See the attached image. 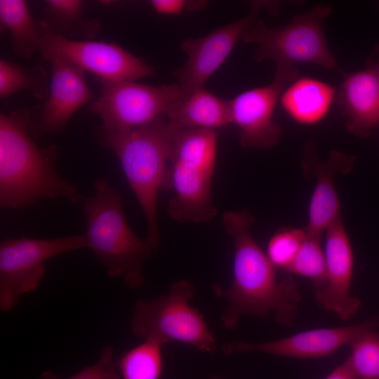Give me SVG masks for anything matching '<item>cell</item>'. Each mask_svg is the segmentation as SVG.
Here are the masks:
<instances>
[{
    "instance_id": "obj_1",
    "label": "cell",
    "mask_w": 379,
    "mask_h": 379,
    "mask_svg": "<svg viewBox=\"0 0 379 379\" xmlns=\"http://www.w3.org/2000/svg\"><path fill=\"white\" fill-rule=\"evenodd\" d=\"M222 221L234 248L231 285L213 286L217 296L228 301L221 315L224 326L233 330L244 315L264 317L271 312L279 323L291 324L301 295L290 274L277 281L276 268L250 232L255 217L246 209L226 211Z\"/></svg>"
},
{
    "instance_id": "obj_2",
    "label": "cell",
    "mask_w": 379,
    "mask_h": 379,
    "mask_svg": "<svg viewBox=\"0 0 379 379\" xmlns=\"http://www.w3.org/2000/svg\"><path fill=\"white\" fill-rule=\"evenodd\" d=\"M29 131L28 111L1 114V206L22 208L41 199L84 202L75 185L56 171V148L38 147Z\"/></svg>"
},
{
    "instance_id": "obj_3",
    "label": "cell",
    "mask_w": 379,
    "mask_h": 379,
    "mask_svg": "<svg viewBox=\"0 0 379 379\" xmlns=\"http://www.w3.org/2000/svg\"><path fill=\"white\" fill-rule=\"evenodd\" d=\"M173 130L174 126L164 114L130 130L112 131L99 127L96 131L98 145L118 159L146 218V238L157 247L161 241L157 197L166 182Z\"/></svg>"
},
{
    "instance_id": "obj_4",
    "label": "cell",
    "mask_w": 379,
    "mask_h": 379,
    "mask_svg": "<svg viewBox=\"0 0 379 379\" xmlns=\"http://www.w3.org/2000/svg\"><path fill=\"white\" fill-rule=\"evenodd\" d=\"M93 186L94 194L83 202L86 248L93 251L109 277L121 279L130 288H139L145 281L144 261L159 247L132 231L124 213L121 195L107 179L97 178Z\"/></svg>"
},
{
    "instance_id": "obj_5",
    "label": "cell",
    "mask_w": 379,
    "mask_h": 379,
    "mask_svg": "<svg viewBox=\"0 0 379 379\" xmlns=\"http://www.w3.org/2000/svg\"><path fill=\"white\" fill-rule=\"evenodd\" d=\"M333 8L324 3L316 4L306 12L295 15L286 25L271 28L258 19L243 34L245 43L258 44L255 59L258 62L272 60L277 64L308 62L333 69L343 76L328 45L324 21Z\"/></svg>"
},
{
    "instance_id": "obj_6",
    "label": "cell",
    "mask_w": 379,
    "mask_h": 379,
    "mask_svg": "<svg viewBox=\"0 0 379 379\" xmlns=\"http://www.w3.org/2000/svg\"><path fill=\"white\" fill-rule=\"evenodd\" d=\"M194 293L191 281L180 280L174 282L165 295L138 300L131 317L133 333L164 345L175 340L204 352H214L217 346L213 334L203 314L190 305Z\"/></svg>"
},
{
    "instance_id": "obj_7",
    "label": "cell",
    "mask_w": 379,
    "mask_h": 379,
    "mask_svg": "<svg viewBox=\"0 0 379 379\" xmlns=\"http://www.w3.org/2000/svg\"><path fill=\"white\" fill-rule=\"evenodd\" d=\"M84 248H86L84 235L3 240L0 244V310L9 312L24 294L39 287L46 260Z\"/></svg>"
},
{
    "instance_id": "obj_8",
    "label": "cell",
    "mask_w": 379,
    "mask_h": 379,
    "mask_svg": "<svg viewBox=\"0 0 379 379\" xmlns=\"http://www.w3.org/2000/svg\"><path fill=\"white\" fill-rule=\"evenodd\" d=\"M99 81L100 95L90 109L102 119L100 128L108 131H127L147 124L166 114L182 95L178 83L152 86L133 81Z\"/></svg>"
},
{
    "instance_id": "obj_9",
    "label": "cell",
    "mask_w": 379,
    "mask_h": 379,
    "mask_svg": "<svg viewBox=\"0 0 379 379\" xmlns=\"http://www.w3.org/2000/svg\"><path fill=\"white\" fill-rule=\"evenodd\" d=\"M36 24L38 52L45 60H63L104 80L135 81L154 74L151 66L115 44L74 40L54 33L41 20Z\"/></svg>"
},
{
    "instance_id": "obj_10",
    "label": "cell",
    "mask_w": 379,
    "mask_h": 379,
    "mask_svg": "<svg viewBox=\"0 0 379 379\" xmlns=\"http://www.w3.org/2000/svg\"><path fill=\"white\" fill-rule=\"evenodd\" d=\"M298 74L295 65L277 64L270 84L245 91L230 100L232 121L239 128L242 146L265 149L277 144L281 128L273 118L275 107L284 90L297 79Z\"/></svg>"
},
{
    "instance_id": "obj_11",
    "label": "cell",
    "mask_w": 379,
    "mask_h": 379,
    "mask_svg": "<svg viewBox=\"0 0 379 379\" xmlns=\"http://www.w3.org/2000/svg\"><path fill=\"white\" fill-rule=\"evenodd\" d=\"M263 7L278 10L277 3L254 1L249 13L244 18L221 26L204 36L185 39L180 44L187 59L173 72L182 95L197 88H204L208 79L219 68L232 52L244 32L258 19Z\"/></svg>"
},
{
    "instance_id": "obj_12",
    "label": "cell",
    "mask_w": 379,
    "mask_h": 379,
    "mask_svg": "<svg viewBox=\"0 0 379 379\" xmlns=\"http://www.w3.org/2000/svg\"><path fill=\"white\" fill-rule=\"evenodd\" d=\"M49 62L51 75L48 96L35 116L29 114V129L36 137L63 131L74 114L94 99L84 69L60 59Z\"/></svg>"
},
{
    "instance_id": "obj_13",
    "label": "cell",
    "mask_w": 379,
    "mask_h": 379,
    "mask_svg": "<svg viewBox=\"0 0 379 379\" xmlns=\"http://www.w3.org/2000/svg\"><path fill=\"white\" fill-rule=\"evenodd\" d=\"M375 328H379V316L353 326L309 330L267 343L230 342L223 345L222 350L226 355L258 352L289 357L318 358L332 354L361 334Z\"/></svg>"
},
{
    "instance_id": "obj_14",
    "label": "cell",
    "mask_w": 379,
    "mask_h": 379,
    "mask_svg": "<svg viewBox=\"0 0 379 379\" xmlns=\"http://www.w3.org/2000/svg\"><path fill=\"white\" fill-rule=\"evenodd\" d=\"M355 156L332 150L326 161L318 156L315 144L308 140L304 147L302 165L304 173L314 174L316 185L309 208V221L305 229L309 236L321 234L339 217L340 203L334 185L337 173L347 174L352 168Z\"/></svg>"
},
{
    "instance_id": "obj_15",
    "label": "cell",
    "mask_w": 379,
    "mask_h": 379,
    "mask_svg": "<svg viewBox=\"0 0 379 379\" xmlns=\"http://www.w3.org/2000/svg\"><path fill=\"white\" fill-rule=\"evenodd\" d=\"M326 281L321 291L315 294L320 305L335 312L341 319H352L360 307V300L351 295L353 254L341 217L326 233Z\"/></svg>"
},
{
    "instance_id": "obj_16",
    "label": "cell",
    "mask_w": 379,
    "mask_h": 379,
    "mask_svg": "<svg viewBox=\"0 0 379 379\" xmlns=\"http://www.w3.org/2000/svg\"><path fill=\"white\" fill-rule=\"evenodd\" d=\"M213 174L184 163L171 162L164 189L173 187L168 215L178 221L208 222L216 215L211 195Z\"/></svg>"
},
{
    "instance_id": "obj_17",
    "label": "cell",
    "mask_w": 379,
    "mask_h": 379,
    "mask_svg": "<svg viewBox=\"0 0 379 379\" xmlns=\"http://www.w3.org/2000/svg\"><path fill=\"white\" fill-rule=\"evenodd\" d=\"M334 100L355 136L368 137L379 123V80L370 69L345 74Z\"/></svg>"
},
{
    "instance_id": "obj_18",
    "label": "cell",
    "mask_w": 379,
    "mask_h": 379,
    "mask_svg": "<svg viewBox=\"0 0 379 379\" xmlns=\"http://www.w3.org/2000/svg\"><path fill=\"white\" fill-rule=\"evenodd\" d=\"M166 116L173 126L184 128L215 131L232 123L230 100L205 88H197L174 101Z\"/></svg>"
},
{
    "instance_id": "obj_19",
    "label": "cell",
    "mask_w": 379,
    "mask_h": 379,
    "mask_svg": "<svg viewBox=\"0 0 379 379\" xmlns=\"http://www.w3.org/2000/svg\"><path fill=\"white\" fill-rule=\"evenodd\" d=\"M335 88L315 79L294 81L283 92L280 102L285 112L295 121L312 124L327 114L334 100Z\"/></svg>"
},
{
    "instance_id": "obj_20",
    "label": "cell",
    "mask_w": 379,
    "mask_h": 379,
    "mask_svg": "<svg viewBox=\"0 0 379 379\" xmlns=\"http://www.w3.org/2000/svg\"><path fill=\"white\" fill-rule=\"evenodd\" d=\"M216 156L217 135L214 130L174 126L170 163H184L213 175Z\"/></svg>"
},
{
    "instance_id": "obj_21",
    "label": "cell",
    "mask_w": 379,
    "mask_h": 379,
    "mask_svg": "<svg viewBox=\"0 0 379 379\" xmlns=\"http://www.w3.org/2000/svg\"><path fill=\"white\" fill-rule=\"evenodd\" d=\"M0 20L9 32L17 55L29 58L39 51L40 33L22 0H1Z\"/></svg>"
},
{
    "instance_id": "obj_22",
    "label": "cell",
    "mask_w": 379,
    "mask_h": 379,
    "mask_svg": "<svg viewBox=\"0 0 379 379\" xmlns=\"http://www.w3.org/2000/svg\"><path fill=\"white\" fill-rule=\"evenodd\" d=\"M84 3L79 0H48L45 3L46 20H41L54 33L68 38V35L91 36L99 27L98 21L83 17Z\"/></svg>"
},
{
    "instance_id": "obj_23",
    "label": "cell",
    "mask_w": 379,
    "mask_h": 379,
    "mask_svg": "<svg viewBox=\"0 0 379 379\" xmlns=\"http://www.w3.org/2000/svg\"><path fill=\"white\" fill-rule=\"evenodd\" d=\"M163 346L156 340L147 339L124 352L115 360L121 379H160Z\"/></svg>"
},
{
    "instance_id": "obj_24",
    "label": "cell",
    "mask_w": 379,
    "mask_h": 379,
    "mask_svg": "<svg viewBox=\"0 0 379 379\" xmlns=\"http://www.w3.org/2000/svg\"><path fill=\"white\" fill-rule=\"evenodd\" d=\"M45 70L39 66L25 67L16 63L0 60V96L8 98L21 91H29L44 101L46 99L49 86Z\"/></svg>"
},
{
    "instance_id": "obj_25",
    "label": "cell",
    "mask_w": 379,
    "mask_h": 379,
    "mask_svg": "<svg viewBox=\"0 0 379 379\" xmlns=\"http://www.w3.org/2000/svg\"><path fill=\"white\" fill-rule=\"evenodd\" d=\"M287 272L309 278L314 287L315 294L321 291L326 281V262L320 239L307 234Z\"/></svg>"
},
{
    "instance_id": "obj_26",
    "label": "cell",
    "mask_w": 379,
    "mask_h": 379,
    "mask_svg": "<svg viewBox=\"0 0 379 379\" xmlns=\"http://www.w3.org/2000/svg\"><path fill=\"white\" fill-rule=\"evenodd\" d=\"M347 359L358 379H379V333L366 331L349 344Z\"/></svg>"
},
{
    "instance_id": "obj_27",
    "label": "cell",
    "mask_w": 379,
    "mask_h": 379,
    "mask_svg": "<svg viewBox=\"0 0 379 379\" xmlns=\"http://www.w3.org/2000/svg\"><path fill=\"white\" fill-rule=\"evenodd\" d=\"M307 237L305 230L283 228L269 240L267 256L275 268L288 271L302 242Z\"/></svg>"
},
{
    "instance_id": "obj_28",
    "label": "cell",
    "mask_w": 379,
    "mask_h": 379,
    "mask_svg": "<svg viewBox=\"0 0 379 379\" xmlns=\"http://www.w3.org/2000/svg\"><path fill=\"white\" fill-rule=\"evenodd\" d=\"M114 349L111 346L102 349L99 359L84 367L76 374L65 379H121L116 366ZM40 379H61L53 371H46Z\"/></svg>"
},
{
    "instance_id": "obj_29",
    "label": "cell",
    "mask_w": 379,
    "mask_h": 379,
    "mask_svg": "<svg viewBox=\"0 0 379 379\" xmlns=\"http://www.w3.org/2000/svg\"><path fill=\"white\" fill-rule=\"evenodd\" d=\"M151 5L160 14L178 15L187 11L188 1L185 0H152Z\"/></svg>"
},
{
    "instance_id": "obj_30",
    "label": "cell",
    "mask_w": 379,
    "mask_h": 379,
    "mask_svg": "<svg viewBox=\"0 0 379 379\" xmlns=\"http://www.w3.org/2000/svg\"><path fill=\"white\" fill-rule=\"evenodd\" d=\"M324 379H358L348 359L338 366Z\"/></svg>"
},
{
    "instance_id": "obj_31",
    "label": "cell",
    "mask_w": 379,
    "mask_h": 379,
    "mask_svg": "<svg viewBox=\"0 0 379 379\" xmlns=\"http://www.w3.org/2000/svg\"><path fill=\"white\" fill-rule=\"evenodd\" d=\"M366 66L375 74L379 80V42L375 44L368 56Z\"/></svg>"
},
{
    "instance_id": "obj_32",
    "label": "cell",
    "mask_w": 379,
    "mask_h": 379,
    "mask_svg": "<svg viewBox=\"0 0 379 379\" xmlns=\"http://www.w3.org/2000/svg\"><path fill=\"white\" fill-rule=\"evenodd\" d=\"M208 379H224V378L218 375H213L210 377Z\"/></svg>"
},
{
    "instance_id": "obj_33",
    "label": "cell",
    "mask_w": 379,
    "mask_h": 379,
    "mask_svg": "<svg viewBox=\"0 0 379 379\" xmlns=\"http://www.w3.org/2000/svg\"></svg>"
}]
</instances>
